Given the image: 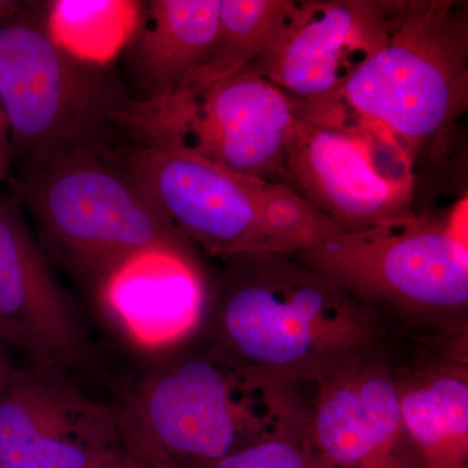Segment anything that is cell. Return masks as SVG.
Returning a JSON list of instances; mask_svg holds the SVG:
<instances>
[{"mask_svg": "<svg viewBox=\"0 0 468 468\" xmlns=\"http://www.w3.org/2000/svg\"><path fill=\"white\" fill-rule=\"evenodd\" d=\"M220 260L196 337L279 383L351 374L381 356L401 328L292 252Z\"/></svg>", "mask_w": 468, "mask_h": 468, "instance_id": "6da1fadb", "label": "cell"}, {"mask_svg": "<svg viewBox=\"0 0 468 468\" xmlns=\"http://www.w3.org/2000/svg\"><path fill=\"white\" fill-rule=\"evenodd\" d=\"M468 107L466 2H397L383 48L356 68L331 103L300 119H349L375 126L432 175L457 150Z\"/></svg>", "mask_w": 468, "mask_h": 468, "instance_id": "7a4b0ae2", "label": "cell"}, {"mask_svg": "<svg viewBox=\"0 0 468 468\" xmlns=\"http://www.w3.org/2000/svg\"><path fill=\"white\" fill-rule=\"evenodd\" d=\"M165 351L119 408L129 445L174 468H205L300 420L301 393L201 338Z\"/></svg>", "mask_w": 468, "mask_h": 468, "instance_id": "3957f363", "label": "cell"}, {"mask_svg": "<svg viewBox=\"0 0 468 468\" xmlns=\"http://www.w3.org/2000/svg\"><path fill=\"white\" fill-rule=\"evenodd\" d=\"M133 101L104 67L58 48L46 15L23 8L0 26V106L26 177L76 159L115 163Z\"/></svg>", "mask_w": 468, "mask_h": 468, "instance_id": "277c9868", "label": "cell"}, {"mask_svg": "<svg viewBox=\"0 0 468 468\" xmlns=\"http://www.w3.org/2000/svg\"><path fill=\"white\" fill-rule=\"evenodd\" d=\"M116 165L193 248L212 257L291 254L347 230L288 185L178 151L129 144Z\"/></svg>", "mask_w": 468, "mask_h": 468, "instance_id": "5b68a950", "label": "cell"}, {"mask_svg": "<svg viewBox=\"0 0 468 468\" xmlns=\"http://www.w3.org/2000/svg\"><path fill=\"white\" fill-rule=\"evenodd\" d=\"M419 332L467 329V196L396 226L344 230L292 252Z\"/></svg>", "mask_w": 468, "mask_h": 468, "instance_id": "8992f818", "label": "cell"}, {"mask_svg": "<svg viewBox=\"0 0 468 468\" xmlns=\"http://www.w3.org/2000/svg\"><path fill=\"white\" fill-rule=\"evenodd\" d=\"M43 239L77 272L97 284L135 255L192 249L116 163L76 159L17 181Z\"/></svg>", "mask_w": 468, "mask_h": 468, "instance_id": "52a82bcc", "label": "cell"}, {"mask_svg": "<svg viewBox=\"0 0 468 468\" xmlns=\"http://www.w3.org/2000/svg\"><path fill=\"white\" fill-rule=\"evenodd\" d=\"M298 120L294 101L252 64L187 100L134 101L126 115L132 144L178 151L284 185Z\"/></svg>", "mask_w": 468, "mask_h": 468, "instance_id": "ba28073f", "label": "cell"}, {"mask_svg": "<svg viewBox=\"0 0 468 468\" xmlns=\"http://www.w3.org/2000/svg\"><path fill=\"white\" fill-rule=\"evenodd\" d=\"M288 186L347 230L408 223L419 181L401 144L356 120H298L286 156Z\"/></svg>", "mask_w": 468, "mask_h": 468, "instance_id": "9c48e42d", "label": "cell"}, {"mask_svg": "<svg viewBox=\"0 0 468 468\" xmlns=\"http://www.w3.org/2000/svg\"><path fill=\"white\" fill-rule=\"evenodd\" d=\"M0 397V463L95 468L122 445L119 409L92 399L64 369L34 365Z\"/></svg>", "mask_w": 468, "mask_h": 468, "instance_id": "30bf717a", "label": "cell"}, {"mask_svg": "<svg viewBox=\"0 0 468 468\" xmlns=\"http://www.w3.org/2000/svg\"><path fill=\"white\" fill-rule=\"evenodd\" d=\"M397 2L297 0L284 33L252 66L297 106L298 117L334 101L389 36Z\"/></svg>", "mask_w": 468, "mask_h": 468, "instance_id": "8fae6325", "label": "cell"}, {"mask_svg": "<svg viewBox=\"0 0 468 468\" xmlns=\"http://www.w3.org/2000/svg\"><path fill=\"white\" fill-rule=\"evenodd\" d=\"M298 389L302 432L320 467L420 468L385 351L351 374Z\"/></svg>", "mask_w": 468, "mask_h": 468, "instance_id": "7c38bea8", "label": "cell"}, {"mask_svg": "<svg viewBox=\"0 0 468 468\" xmlns=\"http://www.w3.org/2000/svg\"><path fill=\"white\" fill-rule=\"evenodd\" d=\"M385 358L420 468H468L467 329L399 328Z\"/></svg>", "mask_w": 468, "mask_h": 468, "instance_id": "4fadbf2b", "label": "cell"}, {"mask_svg": "<svg viewBox=\"0 0 468 468\" xmlns=\"http://www.w3.org/2000/svg\"><path fill=\"white\" fill-rule=\"evenodd\" d=\"M0 328L34 365L73 371L88 365L90 338L17 206L0 198Z\"/></svg>", "mask_w": 468, "mask_h": 468, "instance_id": "5bb4252c", "label": "cell"}, {"mask_svg": "<svg viewBox=\"0 0 468 468\" xmlns=\"http://www.w3.org/2000/svg\"><path fill=\"white\" fill-rule=\"evenodd\" d=\"M97 294L120 335L140 349L162 354L198 334L208 280L192 249H153L113 270Z\"/></svg>", "mask_w": 468, "mask_h": 468, "instance_id": "9a60e30c", "label": "cell"}, {"mask_svg": "<svg viewBox=\"0 0 468 468\" xmlns=\"http://www.w3.org/2000/svg\"><path fill=\"white\" fill-rule=\"evenodd\" d=\"M221 0L144 3L132 38V64L146 98L174 97L207 54L217 32Z\"/></svg>", "mask_w": 468, "mask_h": 468, "instance_id": "2e32d148", "label": "cell"}, {"mask_svg": "<svg viewBox=\"0 0 468 468\" xmlns=\"http://www.w3.org/2000/svg\"><path fill=\"white\" fill-rule=\"evenodd\" d=\"M295 8L297 0H221L207 54L180 90L163 101L192 98L250 66L282 37Z\"/></svg>", "mask_w": 468, "mask_h": 468, "instance_id": "e0dca14e", "label": "cell"}, {"mask_svg": "<svg viewBox=\"0 0 468 468\" xmlns=\"http://www.w3.org/2000/svg\"><path fill=\"white\" fill-rule=\"evenodd\" d=\"M143 3L132 0H55L48 5V34L68 54L104 67L128 48Z\"/></svg>", "mask_w": 468, "mask_h": 468, "instance_id": "ac0fdd59", "label": "cell"}, {"mask_svg": "<svg viewBox=\"0 0 468 468\" xmlns=\"http://www.w3.org/2000/svg\"><path fill=\"white\" fill-rule=\"evenodd\" d=\"M205 468H322L311 452L300 420Z\"/></svg>", "mask_w": 468, "mask_h": 468, "instance_id": "d6986e66", "label": "cell"}, {"mask_svg": "<svg viewBox=\"0 0 468 468\" xmlns=\"http://www.w3.org/2000/svg\"><path fill=\"white\" fill-rule=\"evenodd\" d=\"M95 468H174L168 464L163 463L144 454L143 452L129 445L124 441L122 436V445L115 454L111 455L109 460L101 462L100 466Z\"/></svg>", "mask_w": 468, "mask_h": 468, "instance_id": "ffe728a7", "label": "cell"}, {"mask_svg": "<svg viewBox=\"0 0 468 468\" xmlns=\"http://www.w3.org/2000/svg\"><path fill=\"white\" fill-rule=\"evenodd\" d=\"M12 159H14V153H12L8 120L2 106H0V183L7 176Z\"/></svg>", "mask_w": 468, "mask_h": 468, "instance_id": "44dd1931", "label": "cell"}, {"mask_svg": "<svg viewBox=\"0 0 468 468\" xmlns=\"http://www.w3.org/2000/svg\"><path fill=\"white\" fill-rule=\"evenodd\" d=\"M23 3L0 0V26L16 17L23 11Z\"/></svg>", "mask_w": 468, "mask_h": 468, "instance_id": "7402d4cb", "label": "cell"}, {"mask_svg": "<svg viewBox=\"0 0 468 468\" xmlns=\"http://www.w3.org/2000/svg\"><path fill=\"white\" fill-rule=\"evenodd\" d=\"M0 468H15V467H11V466H7V464L0 463Z\"/></svg>", "mask_w": 468, "mask_h": 468, "instance_id": "603a6c76", "label": "cell"}]
</instances>
